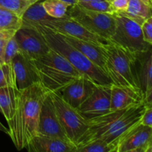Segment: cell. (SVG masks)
I'll return each instance as SVG.
<instances>
[{"label": "cell", "mask_w": 152, "mask_h": 152, "mask_svg": "<svg viewBox=\"0 0 152 152\" xmlns=\"http://www.w3.org/2000/svg\"><path fill=\"white\" fill-rule=\"evenodd\" d=\"M49 93L39 82L18 91L14 114L7 123L8 135L19 151L38 134L41 107Z\"/></svg>", "instance_id": "1"}, {"label": "cell", "mask_w": 152, "mask_h": 152, "mask_svg": "<svg viewBox=\"0 0 152 152\" xmlns=\"http://www.w3.org/2000/svg\"><path fill=\"white\" fill-rule=\"evenodd\" d=\"M39 82L50 93H59L82 75L63 56L50 48L43 56L31 60Z\"/></svg>", "instance_id": "2"}, {"label": "cell", "mask_w": 152, "mask_h": 152, "mask_svg": "<svg viewBox=\"0 0 152 152\" xmlns=\"http://www.w3.org/2000/svg\"><path fill=\"white\" fill-rule=\"evenodd\" d=\"M28 28L37 29L44 37L49 47L63 56L77 71H80L82 75L90 79L97 86L112 85L108 75L99 67L65 42L60 34L43 25H36Z\"/></svg>", "instance_id": "3"}, {"label": "cell", "mask_w": 152, "mask_h": 152, "mask_svg": "<svg viewBox=\"0 0 152 152\" xmlns=\"http://www.w3.org/2000/svg\"><path fill=\"white\" fill-rule=\"evenodd\" d=\"M103 47L105 49L104 71L111 80L112 85L138 89L132 72V62L134 55L114 44L111 40Z\"/></svg>", "instance_id": "4"}, {"label": "cell", "mask_w": 152, "mask_h": 152, "mask_svg": "<svg viewBox=\"0 0 152 152\" xmlns=\"http://www.w3.org/2000/svg\"><path fill=\"white\" fill-rule=\"evenodd\" d=\"M116 25L111 41L133 55L145 52L152 45L144 41L141 26L124 16L114 13Z\"/></svg>", "instance_id": "5"}, {"label": "cell", "mask_w": 152, "mask_h": 152, "mask_svg": "<svg viewBox=\"0 0 152 152\" xmlns=\"http://www.w3.org/2000/svg\"><path fill=\"white\" fill-rule=\"evenodd\" d=\"M67 15L92 34L110 40L115 30L114 14L100 13L83 8L78 4L70 6Z\"/></svg>", "instance_id": "6"}, {"label": "cell", "mask_w": 152, "mask_h": 152, "mask_svg": "<svg viewBox=\"0 0 152 152\" xmlns=\"http://www.w3.org/2000/svg\"><path fill=\"white\" fill-rule=\"evenodd\" d=\"M58 119L69 140L77 146L88 129V122L76 108L63 100L59 93H50Z\"/></svg>", "instance_id": "7"}, {"label": "cell", "mask_w": 152, "mask_h": 152, "mask_svg": "<svg viewBox=\"0 0 152 152\" xmlns=\"http://www.w3.org/2000/svg\"><path fill=\"white\" fill-rule=\"evenodd\" d=\"M148 105L145 102L127 108L112 123L108 131L99 139L117 146V141L128 130L140 123L141 118Z\"/></svg>", "instance_id": "8"}, {"label": "cell", "mask_w": 152, "mask_h": 152, "mask_svg": "<svg viewBox=\"0 0 152 152\" xmlns=\"http://www.w3.org/2000/svg\"><path fill=\"white\" fill-rule=\"evenodd\" d=\"M14 37L21 53L31 60L43 56L50 50L44 37L35 28L21 26Z\"/></svg>", "instance_id": "9"}, {"label": "cell", "mask_w": 152, "mask_h": 152, "mask_svg": "<svg viewBox=\"0 0 152 152\" xmlns=\"http://www.w3.org/2000/svg\"><path fill=\"white\" fill-rule=\"evenodd\" d=\"M110 86H98L94 91L77 108L80 115L86 120L106 114L111 111Z\"/></svg>", "instance_id": "10"}, {"label": "cell", "mask_w": 152, "mask_h": 152, "mask_svg": "<svg viewBox=\"0 0 152 152\" xmlns=\"http://www.w3.org/2000/svg\"><path fill=\"white\" fill-rule=\"evenodd\" d=\"M43 26L59 34L70 36L98 45H103L109 41L91 33L80 24L70 18L68 15L61 19L53 18L50 21L44 24Z\"/></svg>", "instance_id": "11"}, {"label": "cell", "mask_w": 152, "mask_h": 152, "mask_svg": "<svg viewBox=\"0 0 152 152\" xmlns=\"http://www.w3.org/2000/svg\"><path fill=\"white\" fill-rule=\"evenodd\" d=\"M37 135L57 138L71 142L61 126L50 93L47 95L42 105Z\"/></svg>", "instance_id": "12"}, {"label": "cell", "mask_w": 152, "mask_h": 152, "mask_svg": "<svg viewBox=\"0 0 152 152\" xmlns=\"http://www.w3.org/2000/svg\"><path fill=\"white\" fill-rule=\"evenodd\" d=\"M132 72L137 88L143 95L152 89V48L134 56Z\"/></svg>", "instance_id": "13"}, {"label": "cell", "mask_w": 152, "mask_h": 152, "mask_svg": "<svg viewBox=\"0 0 152 152\" xmlns=\"http://www.w3.org/2000/svg\"><path fill=\"white\" fill-rule=\"evenodd\" d=\"M97 86L90 79L81 76L64 88L59 94L65 102L77 109L94 91Z\"/></svg>", "instance_id": "14"}, {"label": "cell", "mask_w": 152, "mask_h": 152, "mask_svg": "<svg viewBox=\"0 0 152 152\" xmlns=\"http://www.w3.org/2000/svg\"><path fill=\"white\" fill-rule=\"evenodd\" d=\"M152 127L143 126L140 123L123 134L117 141V152L132 148L148 147L151 145Z\"/></svg>", "instance_id": "15"}, {"label": "cell", "mask_w": 152, "mask_h": 152, "mask_svg": "<svg viewBox=\"0 0 152 152\" xmlns=\"http://www.w3.org/2000/svg\"><path fill=\"white\" fill-rule=\"evenodd\" d=\"M142 102L143 95L138 89L111 85V111L125 109Z\"/></svg>", "instance_id": "16"}, {"label": "cell", "mask_w": 152, "mask_h": 152, "mask_svg": "<svg viewBox=\"0 0 152 152\" xmlns=\"http://www.w3.org/2000/svg\"><path fill=\"white\" fill-rule=\"evenodd\" d=\"M12 65L16 76V86L22 90L39 82V79L33 68L31 60L19 52L12 60Z\"/></svg>", "instance_id": "17"}, {"label": "cell", "mask_w": 152, "mask_h": 152, "mask_svg": "<svg viewBox=\"0 0 152 152\" xmlns=\"http://www.w3.org/2000/svg\"><path fill=\"white\" fill-rule=\"evenodd\" d=\"M26 148L28 152H74L76 145L57 138L37 135Z\"/></svg>", "instance_id": "18"}, {"label": "cell", "mask_w": 152, "mask_h": 152, "mask_svg": "<svg viewBox=\"0 0 152 152\" xmlns=\"http://www.w3.org/2000/svg\"><path fill=\"white\" fill-rule=\"evenodd\" d=\"M62 38L72 47L81 52L104 71L105 68V49L103 45H98L85 40L79 39L70 36L60 34ZM105 72V71H104Z\"/></svg>", "instance_id": "19"}, {"label": "cell", "mask_w": 152, "mask_h": 152, "mask_svg": "<svg viewBox=\"0 0 152 152\" xmlns=\"http://www.w3.org/2000/svg\"><path fill=\"white\" fill-rule=\"evenodd\" d=\"M52 19L53 18L49 16L45 12L41 1L32 4L25 10V13L21 16L22 27L43 25Z\"/></svg>", "instance_id": "20"}, {"label": "cell", "mask_w": 152, "mask_h": 152, "mask_svg": "<svg viewBox=\"0 0 152 152\" xmlns=\"http://www.w3.org/2000/svg\"><path fill=\"white\" fill-rule=\"evenodd\" d=\"M119 14L129 18L141 26L147 19L152 17V7L146 5L141 0H129L126 11Z\"/></svg>", "instance_id": "21"}, {"label": "cell", "mask_w": 152, "mask_h": 152, "mask_svg": "<svg viewBox=\"0 0 152 152\" xmlns=\"http://www.w3.org/2000/svg\"><path fill=\"white\" fill-rule=\"evenodd\" d=\"M18 91V88L13 86L0 88V113L2 114L7 122L12 118L14 114Z\"/></svg>", "instance_id": "22"}, {"label": "cell", "mask_w": 152, "mask_h": 152, "mask_svg": "<svg viewBox=\"0 0 152 152\" xmlns=\"http://www.w3.org/2000/svg\"><path fill=\"white\" fill-rule=\"evenodd\" d=\"M22 26L20 16L0 7V33H16Z\"/></svg>", "instance_id": "23"}, {"label": "cell", "mask_w": 152, "mask_h": 152, "mask_svg": "<svg viewBox=\"0 0 152 152\" xmlns=\"http://www.w3.org/2000/svg\"><path fill=\"white\" fill-rule=\"evenodd\" d=\"M42 6L46 13L54 19H61L67 15L69 4L62 0H42Z\"/></svg>", "instance_id": "24"}, {"label": "cell", "mask_w": 152, "mask_h": 152, "mask_svg": "<svg viewBox=\"0 0 152 152\" xmlns=\"http://www.w3.org/2000/svg\"><path fill=\"white\" fill-rule=\"evenodd\" d=\"M116 149L117 146L114 144L97 139L77 145L74 152H114Z\"/></svg>", "instance_id": "25"}, {"label": "cell", "mask_w": 152, "mask_h": 152, "mask_svg": "<svg viewBox=\"0 0 152 152\" xmlns=\"http://www.w3.org/2000/svg\"><path fill=\"white\" fill-rule=\"evenodd\" d=\"M39 1L41 0H0V7L10 10L21 17L28 7Z\"/></svg>", "instance_id": "26"}, {"label": "cell", "mask_w": 152, "mask_h": 152, "mask_svg": "<svg viewBox=\"0 0 152 152\" xmlns=\"http://www.w3.org/2000/svg\"><path fill=\"white\" fill-rule=\"evenodd\" d=\"M6 86L17 87L12 62L0 65V88Z\"/></svg>", "instance_id": "27"}, {"label": "cell", "mask_w": 152, "mask_h": 152, "mask_svg": "<svg viewBox=\"0 0 152 152\" xmlns=\"http://www.w3.org/2000/svg\"><path fill=\"white\" fill-rule=\"evenodd\" d=\"M77 4L83 8L88 9V10L100 12V13L114 14V10H113L108 0H91V1H86V2H79Z\"/></svg>", "instance_id": "28"}, {"label": "cell", "mask_w": 152, "mask_h": 152, "mask_svg": "<svg viewBox=\"0 0 152 152\" xmlns=\"http://www.w3.org/2000/svg\"><path fill=\"white\" fill-rule=\"evenodd\" d=\"M20 52L19 45L14 35L8 39L4 48V63H10L13 58Z\"/></svg>", "instance_id": "29"}, {"label": "cell", "mask_w": 152, "mask_h": 152, "mask_svg": "<svg viewBox=\"0 0 152 152\" xmlns=\"http://www.w3.org/2000/svg\"><path fill=\"white\" fill-rule=\"evenodd\" d=\"M144 41L152 45V17L147 19L141 25Z\"/></svg>", "instance_id": "30"}, {"label": "cell", "mask_w": 152, "mask_h": 152, "mask_svg": "<svg viewBox=\"0 0 152 152\" xmlns=\"http://www.w3.org/2000/svg\"><path fill=\"white\" fill-rule=\"evenodd\" d=\"M114 10V13L126 11L129 5V0H108Z\"/></svg>", "instance_id": "31"}, {"label": "cell", "mask_w": 152, "mask_h": 152, "mask_svg": "<svg viewBox=\"0 0 152 152\" xmlns=\"http://www.w3.org/2000/svg\"><path fill=\"white\" fill-rule=\"evenodd\" d=\"M15 33H0V65L4 63V48L6 42Z\"/></svg>", "instance_id": "32"}, {"label": "cell", "mask_w": 152, "mask_h": 152, "mask_svg": "<svg viewBox=\"0 0 152 152\" xmlns=\"http://www.w3.org/2000/svg\"><path fill=\"white\" fill-rule=\"evenodd\" d=\"M140 123L143 126L152 127V106H147L141 118Z\"/></svg>", "instance_id": "33"}, {"label": "cell", "mask_w": 152, "mask_h": 152, "mask_svg": "<svg viewBox=\"0 0 152 152\" xmlns=\"http://www.w3.org/2000/svg\"><path fill=\"white\" fill-rule=\"evenodd\" d=\"M148 146H149V145H148ZM148 147H140V148H132V149H129V150H127V151H125L123 152H145Z\"/></svg>", "instance_id": "34"}, {"label": "cell", "mask_w": 152, "mask_h": 152, "mask_svg": "<svg viewBox=\"0 0 152 152\" xmlns=\"http://www.w3.org/2000/svg\"><path fill=\"white\" fill-rule=\"evenodd\" d=\"M41 1H42V0H41ZM62 1L66 2L67 4H69V6H73L77 4V0H62Z\"/></svg>", "instance_id": "35"}, {"label": "cell", "mask_w": 152, "mask_h": 152, "mask_svg": "<svg viewBox=\"0 0 152 152\" xmlns=\"http://www.w3.org/2000/svg\"><path fill=\"white\" fill-rule=\"evenodd\" d=\"M0 131L4 132V133L7 134H8V129H7V128L4 127V126L1 124V122H0Z\"/></svg>", "instance_id": "36"}, {"label": "cell", "mask_w": 152, "mask_h": 152, "mask_svg": "<svg viewBox=\"0 0 152 152\" xmlns=\"http://www.w3.org/2000/svg\"><path fill=\"white\" fill-rule=\"evenodd\" d=\"M141 1H142L143 3H145L146 5L152 7V0H141Z\"/></svg>", "instance_id": "37"}, {"label": "cell", "mask_w": 152, "mask_h": 152, "mask_svg": "<svg viewBox=\"0 0 152 152\" xmlns=\"http://www.w3.org/2000/svg\"><path fill=\"white\" fill-rule=\"evenodd\" d=\"M145 152H152V145H150L149 146L146 148Z\"/></svg>", "instance_id": "38"}, {"label": "cell", "mask_w": 152, "mask_h": 152, "mask_svg": "<svg viewBox=\"0 0 152 152\" xmlns=\"http://www.w3.org/2000/svg\"><path fill=\"white\" fill-rule=\"evenodd\" d=\"M91 0H77V3L79 2H86V1H89Z\"/></svg>", "instance_id": "39"}, {"label": "cell", "mask_w": 152, "mask_h": 152, "mask_svg": "<svg viewBox=\"0 0 152 152\" xmlns=\"http://www.w3.org/2000/svg\"><path fill=\"white\" fill-rule=\"evenodd\" d=\"M114 152H117V149H116V150H115V151H114Z\"/></svg>", "instance_id": "40"}]
</instances>
